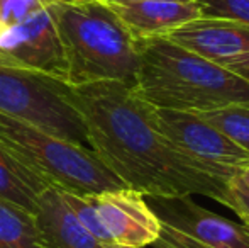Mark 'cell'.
I'll list each match as a JSON object with an SVG mask.
<instances>
[{"label": "cell", "instance_id": "obj_1", "mask_svg": "<svg viewBox=\"0 0 249 248\" xmlns=\"http://www.w3.org/2000/svg\"><path fill=\"white\" fill-rule=\"evenodd\" d=\"M90 150L125 187L144 197L205 195L231 206L227 180L178 150L153 119L151 106L121 82L71 85Z\"/></svg>", "mask_w": 249, "mask_h": 248}, {"label": "cell", "instance_id": "obj_2", "mask_svg": "<svg viewBox=\"0 0 249 248\" xmlns=\"http://www.w3.org/2000/svg\"><path fill=\"white\" fill-rule=\"evenodd\" d=\"M132 90L158 109L205 113L249 100V82L166 38L136 39Z\"/></svg>", "mask_w": 249, "mask_h": 248}, {"label": "cell", "instance_id": "obj_3", "mask_svg": "<svg viewBox=\"0 0 249 248\" xmlns=\"http://www.w3.org/2000/svg\"><path fill=\"white\" fill-rule=\"evenodd\" d=\"M61 39L73 87L121 82L132 87L138 72V46L117 14L99 0L48 5Z\"/></svg>", "mask_w": 249, "mask_h": 248}, {"label": "cell", "instance_id": "obj_4", "mask_svg": "<svg viewBox=\"0 0 249 248\" xmlns=\"http://www.w3.org/2000/svg\"><path fill=\"white\" fill-rule=\"evenodd\" d=\"M0 145L50 186L61 191L85 195L125 187L93 150L3 114H0Z\"/></svg>", "mask_w": 249, "mask_h": 248}, {"label": "cell", "instance_id": "obj_5", "mask_svg": "<svg viewBox=\"0 0 249 248\" xmlns=\"http://www.w3.org/2000/svg\"><path fill=\"white\" fill-rule=\"evenodd\" d=\"M0 114L90 148L71 85L43 73L0 66Z\"/></svg>", "mask_w": 249, "mask_h": 248}, {"label": "cell", "instance_id": "obj_6", "mask_svg": "<svg viewBox=\"0 0 249 248\" xmlns=\"http://www.w3.org/2000/svg\"><path fill=\"white\" fill-rule=\"evenodd\" d=\"M160 219L154 248H249V228L198 206L190 195L149 197Z\"/></svg>", "mask_w": 249, "mask_h": 248}, {"label": "cell", "instance_id": "obj_7", "mask_svg": "<svg viewBox=\"0 0 249 248\" xmlns=\"http://www.w3.org/2000/svg\"><path fill=\"white\" fill-rule=\"evenodd\" d=\"M151 113L158 129L178 150L200 165L219 173L227 182L237 170L249 167V153L198 114L158 109L153 106Z\"/></svg>", "mask_w": 249, "mask_h": 248}, {"label": "cell", "instance_id": "obj_8", "mask_svg": "<svg viewBox=\"0 0 249 248\" xmlns=\"http://www.w3.org/2000/svg\"><path fill=\"white\" fill-rule=\"evenodd\" d=\"M0 66L68 82L65 51L48 7L22 22L0 27Z\"/></svg>", "mask_w": 249, "mask_h": 248}, {"label": "cell", "instance_id": "obj_9", "mask_svg": "<svg viewBox=\"0 0 249 248\" xmlns=\"http://www.w3.org/2000/svg\"><path fill=\"white\" fill-rule=\"evenodd\" d=\"M166 39L249 82V26L226 19L197 17Z\"/></svg>", "mask_w": 249, "mask_h": 248}, {"label": "cell", "instance_id": "obj_10", "mask_svg": "<svg viewBox=\"0 0 249 248\" xmlns=\"http://www.w3.org/2000/svg\"><path fill=\"white\" fill-rule=\"evenodd\" d=\"M112 243L121 248H144L160 236V219L144 195L129 187L87 194Z\"/></svg>", "mask_w": 249, "mask_h": 248}, {"label": "cell", "instance_id": "obj_11", "mask_svg": "<svg viewBox=\"0 0 249 248\" xmlns=\"http://www.w3.org/2000/svg\"><path fill=\"white\" fill-rule=\"evenodd\" d=\"M34 221L44 248H110L80 223L61 191L54 186H48L41 192Z\"/></svg>", "mask_w": 249, "mask_h": 248}, {"label": "cell", "instance_id": "obj_12", "mask_svg": "<svg viewBox=\"0 0 249 248\" xmlns=\"http://www.w3.org/2000/svg\"><path fill=\"white\" fill-rule=\"evenodd\" d=\"M110 9L134 39L166 38L180 26L202 17V5L195 0H144Z\"/></svg>", "mask_w": 249, "mask_h": 248}, {"label": "cell", "instance_id": "obj_13", "mask_svg": "<svg viewBox=\"0 0 249 248\" xmlns=\"http://www.w3.org/2000/svg\"><path fill=\"white\" fill-rule=\"evenodd\" d=\"M50 184L0 145V199L36 214L41 192Z\"/></svg>", "mask_w": 249, "mask_h": 248}, {"label": "cell", "instance_id": "obj_14", "mask_svg": "<svg viewBox=\"0 0 249 248\" xmlns=\"http://www.w3.org/2000/svg\"><path fill=\"white\" fill-rule=\"evenodd\" d=\"M0 248H44L34 214L0 199Z\"/></svg>", "mask_w": 249, "mask_h": 248}, {"label": "cell", "instance_id": "obj_15", "mask_svg": "<svg viewBox=\"0 0 249 248\" xmlns=\"http://www.w3.org/2000/svg\"><path fill=\"white\" fill-rule=\"evenodd\" d=\"M198 116L220 129L239 148L249 153V100L229 104L220 109L198 113Z\"/></svg>", "mask_w": 249, "mask_h": 248}, {"label": "cell", "instance_id": "obj_16", "mask_svg": "<svg viewBox=\"0 0 249 248\" xmlns=\"http://www.w3.org/2000/svg\"><path fill=\"white\" fill-rule=\"evenodd\" d=\"M202 17L226 19L249 26V0H200Z\"/></svg>", "mask_w": 249, "mask_h": 248}, {"label": "cell", "instance_id": "obj_17", "mask_svg": "<svg viewBox=\"0 0 249 248\" xmlns=\"http://www.w3.org/2000/svg\"><path fill=\"white\" fill-rule=\"evenodd\" d=\"M51 2L54 0H0V27L22 22Z\"/></svg>", "mask_w": 249, "mask_h": 248}, {"label": "cell", "instance_id": "obj_18", "mask_svg": "<svg viewBox=\"0 0 249 248\" xmlns=\"http://www.w3.org/2000/svg\"><path fill=\"white\" fill-rule=\"evenodd\" d=\"M231 195V206L229 209H232L241 219H243V225H246L249 228V195H244L241 192L229 189Z\"/></svg>", "mask_w": 249, "mask_h": 248}, {"label": "cell", "instance_id": "obj_19", "mask_svg": "<svg viewBox=\"0 0 249 248\" xmlns=\"http://www.w3.org/2000/svg\"><path fill=\"white\" fill-rule=\"evenodd\" d=\"M227 187L241 192L244 195H249V167L243 170H237L227 182Z\"/></svg>", "mask_w": 249, "mask_h": 248}, {"label": "cell", "instance_id": "obj_20", "mask_svg": "<svg viewBox=\"0 0 249 248\" xmlns=\"http://www.w3.org/2000/svg\"><path fill=\"white\" fill-rule=\"evenodd\" d=\"M99 2L105 3L108 7H125V5H132V3L138 2H144V0H99Z\"/></svg>", "mask_w": 249, "mask_h": 248}, {"label": "cell", "instance_id": "obj_21", "mask_svg": "<svg viewBox=\"0 0 249 248\" xmlns=\"http://www.w3.org/2000/svg\"><path fill=\"white\" fill-rule=\"evenodd\" d=\"M65 2H87V0H65Z\"/></svg>", "mask_w": 249, "mask_h": 248}, {"label": "cell", "instance_id": "obj_22", "mask_svg": "<svg viewBox=\"0 0 249 248\" xmlns=\"http://www.w3.org/2000/svg\"><path fill=\"white\" fill-rule=\"evenodd\" d=\"M110 248H121V247H110Z\"/></svg>", "mask_w": 249, "mask_h": 248}, {"label": "cell", "instance_id": "obj_23", "mask_svg": "<svg viewBox=\"0 0 249 248\" xmlns=\"http://www.w3.org/2000/svg\"><path fill=\"white\" fill-rule=\"evenodd\" d=\"M195 2H198V3H200V0H195Z\"/></svg>", "mask_w": 249, "mask_h": 248}]
</instances>
